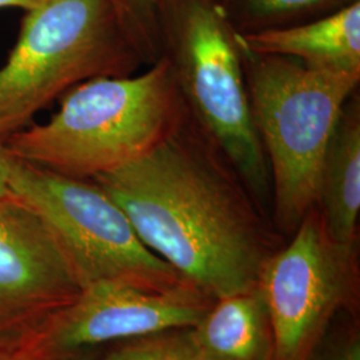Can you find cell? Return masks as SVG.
Instances as JSON below:
<instances>
[{"instance_id": "1", "label": "cell", "mask_w": 360, "mask_h": 360, "mask_svg": "<svg viewBox=\"0 0 360 360\" xmlns=\"http://www.w3.org/2000/svg\"><path fill=\"white\" fill-rule=\"evenodd\" d=\"M143 245L217 300L257 287L274 235L227 159L187 114L148 154L94 179Z\"/></svg>"}, {"instance_id": "2", "label": "cell", "mask_w": 360, "mask_h": 360, "mask_svg": "<svg viewBox=\"0 0 360 360\" xmlns=\"http://www.w3.org/2000/svg\"><path fill=\"white\" fill-rule=\"evenodd\" d=\"M187 114L167 56L135 77H101L65 92L59 111L6 142L30 165L91 180L148 154Z\"/></svg>"}, {"instance_id": "3", "label": "cell", "mask_w": 360, "mask_h": 360, "mask_svg": "<svg viewBox=\"0 0 360 360\" xmlns=\"http://www.w3.org/2000/svg\"><path fill=\"white\" fill-rule=\"evenodd\" d=\"M240 51L251 111L270 168L274 219L279 230L292 235L318 205L324 154L360 72L316 68L242 47Z\"/></svg>"}, {"instance_id": "4", "label": "cell", "mask_w": 360, "mask_h": 360, "mask_svg": "<svg viewBox=\"0 0 360 360\" xmlns=\"http://www.w3.org/2000/svg\"><path fill=\"white\" fill-rule=\"evenodd\" d=\"M141 59L111 0H46L27 10L0 68V146L77 84L127 77Z\"/></svg>"}, {"instance_id": "5", "label": "cell", "mask_w": 360, "mask_h": 360, "mask_svg": "<svg viewBox=\"0 0 360 360\" xmlns=\"http://www.w3.org/2000/svg\"><path fill=\"white\" fill-rule=\"evenodd\" d=\"M168 41L166 56L188 114L231 165L257 206H267L270 168L227 11L215 0H176Z\"/></svg>"}, {"instance_id": "6", "label": "cell", "mask_w": 360, "mask_h": 360, "mask_svg": "<svg viewBox=\"0 0 360 360\" xmlns=\"http://www.w3.org/2000/svg\"><path fill=\"white\" fill-rule=\"evenodd\" d=\"M8 187L47 223L82 288L99 281L162 291L190 284L143 245L124 211L92 180L11 156Z\"/></svg>"}, {"instance_id": "7", "label": "cell", "mask_w": 360, "mask_h": 360, "mask_svg": "<svg viewBox=\"0 0 360 360\" xmlns=\"http://www.w3.org/2000/svg\"><path fill=\"white\" fill-rule=\"evenodd\" d=\"M358 283L356 247L336 243L314 207L257 276L274 334L272 360H312L336 314L355 303Z\"/></svg>"}, {"instance_id": "8", "label": "cell", "mask_w": 360, "mask_h": 360, "mask_svg": "<svg viewBox=\"0 0 360 360\" xmlns=\"http://www.w3.org/2000/svg\"><path fill=\"white\" fill-rule=\"evenodd\" d=\"M215 300L191 284L151 290L124 281L87 284L65 307L13 346L58 356L146 335L191 327Z\"/></svg>"}, {"instance_id": "9", "label": "cell", "mask_w": 360, "mask_h": 360, "mask_svg": "<svg viewBox=\"0 0 360 360\" xmlns=\"http://www.w3.org/2000/svg\"><path fill=\"white\" fill-rule=\"evenodd\" d=\"M82 285L47 223L0 196V346H13L70 304Z\"/></svg>"}, {"instance_id": "10", "label": "cell", "mask_w": 360, "mask_h": 360, "mask_svg": "<svg viewBox=\"0 0 360 360\" xmlns=\"http://www.w3.org/2000/svg\"><path fill=\"white\" fill-rule=\"evenodd\" d=\"M239 46L251 53L295 59L316 68L359 71L360 3L294 27L236 31Z\"/></svg>"}, {"instance_id": "11", "label": "cell", "mask_w": 360, "mask_h": 360, "mask_svg": "<svg viewBox=\"0 0 360 360\" xmlns=\"http://www.w3.org/2000/svg\"><path fill=\"white\" fill-rule=\"evenodd\" d=\"M316 207L335 242L356 247L360 212V103L355 92L345 104L327 146Z\"/></svg>"}, {"instance_id": "12", "label": "cell", "mask_w": 360, "mask_h": 360, "mask_svg": "<svg viewBox=\"0 0 360 360\" xmlns=\"http://www.w3.org/2000/svg\"><path fill=\"white\" fill-rule=\"evenodd\" d=\"M188 330L207 360H272L270 316L257 287L217 299Z\"/></svg>"}, {"instance_id": "13", "label": "cell", "mask_w": 360, "mask_h": 360, "mask_svg": "<svg viewBox=\"0 0 360 360\" xmlns=\"http://www.w3.org/2000/svg\"><path fill=\"white\" fill-rule=\"evenodd\" d=\"M104 360H207L188 327L119 342Z\"/></svg>"}, {"instance_id": "14", "label": "cell", "mask_w": 360, "mask_h": 360, "mask_svg": "<svg viewBox=\"0 0 360 360\" xmlns=\"http://www.w3.org/2000/svg\"><path fill=\"white\" fill-rule=\"evenodd\" d=\"M163 0H111L119 22L139 53L150 55V18Z\"/></svg>"}, {"instance_id": "15", "label": "cell", "mask_w": 360, "mask_h": 360, "mask_svg": "<svg viewBox=\"0 0 360 360\" xmlns=\"http://www.w3.org/2000/svg\"><path fill=\"white\" fill-rule=\"evenodd\" d=\"M342 0H240L242 10L254 20H281Z\"/></svg>"}, {"instance_id": "16", "label": "cell", "mask_w": 360, "mask_h": 360, "mask_svg": "<svg viewBox=\"0 0 360 360\" xmlns=\"http://www.w3.org/2000/svg\"><path fill=\"white\" fill-rule=\"evenodd\" d=\"M316 360H360V338L358 330L342 335L326 348Z\"/></svg>"}, {"instance_id": "17", "label": "cell", "mask_w": 360, "mask_h": 360, "mask_svg": "<svg viewBox=\"0 0 360 360\" xmlns=\"http://www.w3.org/2000/svg\"><path fill=\"white\" fill-rule=\"evenodd\" d=\"M0 360H94L87 351L75 352L68 355H58V356H46L37 355L32 352H27L20 348L0 347Z\"/></svg>"}, {"instance_id": "18", "label": "cell", "mask_w": 360, "mask_h": 360, "mask_svg": "<svg viewBox=\"0 0 360 360\" xmlns=\"http://www.w3.org/2000/svg\"><path fill=\"white\" fill-rule=\"evenodd\" d=\"M10 159H11V155L7 153L4 146H0V196H6L11 193L8 187Z\"/></svg>"}, {"instance_id": "19", "label": "cell", "mask_w": 360, "mask_h": 360, "mask_svg": "<svg viewBox=\"0 0 360 360\" xmlns=\"http://www.w3.org/2000/svg\"><path fill=\"white\" fill-rule=\"evenodd\" d=\"M46 0H0V8H22L31 10Z\"/></svg>"}]
</instances>
